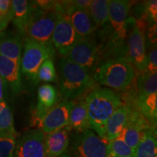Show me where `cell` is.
<instances>
[{"mask_svg":"<svg viewBox=\"0 0 157 157\" xmlns=\"http://www.w3.org/2000/svg\"><path fill=\"white\" fill-rule=\"evenodd\" d=\"M90 129L105 137V125L111 114L124 103L119 93L106 87H94L84 98Z\"/></svg>","mask_w":157,"mask_h":157,"instance_id":"1","label":"cell"},{"mask_svg":"<svg viewBox=\"0 0 157 157\" xmlns=\"http://www.w3.org/2000/svg\"><path fill=\"white\" fill-rule=\"evenodd\" d=\"M95 87L93 76L66 58L59 62V95L60 100L74 101L84 98Z\"/></svg>","mask_w":157,"mask_h":157,"instance_id":"2","label":"cell"},{"mask_svg":"<svg viewBox=\"0 0 157 157\" xmlns=\"http://www.w3.org/2000/svg\"><path fill=\"white\" fill-rule=\"evenodd\" d=\"M95 83L119 92L130 88L135 77V69L127 58L119 57L102 60L94 71Z\"/></svg>","mask_w":157,"mask_h":157,"instance_id":"3","label":"cell"},{"mask_svg":"<svg viewBox=\"0 0 157 157\" xmlns=\"http://www.w3.org/2000/svg\"><path fill=\"white\" fill-rule=\"evenodd\" d=\"M56 53L52 43H43L25 37L21 59V74L31 85L39 84L37 73L41 64Z\"/></svg>","mask_w":157,"mask_h":157,"instance_id":"4","label":"cell"},{"mask_svg":"<svg viewBox=\"0 0 157 157\" xmlns=\"http://www.w3.org/2000/svg\"><path fill=\"white\" fill-rule=\"evenodd\" d=\"M64 58L87 70L93 76L96 68L102 61L101 48L93 38H82Z\"/></svg>","mask_w":157,"mask_h":157,"instance_id":"5","label":"cell"},{"mask_svg":"<svg viewBox=\"0 0 157 157\" xmlns=\"http://www.w3.org/2000/svg\"><path fill=\"white\" fill-rule=\"evenodd\" d=\"M74 157H109V141L87 129L74 137L71 144Z\"/></svg>","mask_w":157,"mask_h":157,"instance_id":"6","label":"cell"},{"mask_svg":"<svg viewBox=\"0 0 157 157\" xmlns=\"http://www.w3.org/2000/svg\"><path fill=\"white\" fill-rule=\"evenodd\" d=\"M60 13L38 8L27 28L25 37L43 43H50L51 37Z\"/></svg>","mask_w":157,"mask_h":157,"instance_id":"7","label":"cell"},{"mask_svg":"<svg viewBox=\"0 0 157 157\" xmlns=\"http://www.w3.org/2000/svg\"><path fill=\"white\" fill-rule=\"evenodd\" d=\"M80 39L82 38L76 34L68 15L60 13L51 37L55 50L65 57Z\"/></svg>","mask_w":157,"mask_h":157,"instance_id":"8","label":"cell"},{"mask_svg":"<svg viewBox=\"0 0 157 157\" xmlns=\"http://www.w3.org/2000/svg\"><path fill=\"white\" fill-rule=\"evenodd\" d=\"M44 136L39 128L25 131L17 138L13 157H45Z\"/></svg>","mask_w":157,"mask_h":157,"instance_id":"9","label":"cell"},{"mask_svg":"<svg viewBox=\"0 0 157 157\" xmlns=\"http://www.w3.org/2000/svg\"><path fill=\"white\" fill-rule=\"evenodd\" d=\"M73 104L74 101L60 100L39 121V129L44 134H48L68 126Z\"/></svg>","mask_w":157,"mask_h":157,"instance_id":"10","label":"cell"},{"mask_svg":"<svg viewBox=\"0 0 157 157\" xmlns=\"http://www.w3.org/2000/svg\"><path fill=\"white\" fill-rule=\"evenodd\" d=\"M146 36L135 25L129 32L127 42V58L135 69L142 73L147 67Z\"/></svg>","mask_w":157,"mask_h":157,"instance_id":"11","label":"cell"},{"mask_svg":"<svg viewBox=\"0 0 157 157\" xmlns=\"http://www.w3.org/2000/svg\"><path fill=\"white\" fill-rule=\"evenodd\" d=\"M20 66L19 63L0 55V76L3 81L5 90L9 89L14 95H20L24 89Z\"/></svg>","mask_w":157,"mask_h":157,"instance_id":"12","label":"cell"},{"mask_svg":"<svg viewBox=\"0 0 157 157\" xmlns=\"http://www.w3.org/2000/svg\"><path fill=\"white\" fill-rule=\"evenodd\" d=\"M12 3L13 9L12 22L15 30L23 37H25L27 28L38 10V6L35 1L27 0H13Z\"/></svg>","mask_w":157,"mask_h":157,"instance_id":"13","label":"cell"},{"mask_svg":"<svg viewBox=\"0 0 157 157\" xmlns=\"http://www.w3.org/2000/svg\"><path fill=\"white\" fill-rule=\"evenodd\" d=\"M71 129L68 126L44 134L45 157H59L66 154L70 144Z\"/></svg>","mask_w":157,"mask_h":157,"instance_id":"14","label":"cell"},{"mask_svg":"<svg viewBox=\"0 0 157 157\" xmlns=\"http://www.w3.org/2000/svg\"><path fill=\"white\" fill-rule=\"evenodd\" d=\"M24 38L16 30L0 32V55L21 63Z\"/></svg>","mask_w":157,"mask_h":157,"instance_id":"15","label":"cell"},{"mask_svg":"<svg viewBox=\"0 0 157 157\" xmlns=\"http://www.w3.org/2000/svg\"><path fill=\"white\" fill-rule=\"evenodd\" d=\"M38 103L34 112L35 120L39 122L52 107L60 101L58 90L50 84H42L37 91Z\"/></svg>","mask_w":157,"mask_h":157,"instance_id":"16","label":"cell"},{"mask_svg":"<svg viewBox=\"0 0 157 157\" xmlns=\"http://www.w3.org/2000/svg\"><path fill=\"white\" fill-rule=\"evenodd\" d=\"M67 15L76 34L81 38L90 37L95 32L97 28L94 24L88 10L74 7Z\"/></svg>","mask_w":157,"mask_h":157,"instance_id":"17","label":"cell"},{"mask_svg":"<svg viewBox=\"0 0 157 157\" xmlns=\"http://www.w3.org/2000/svg\"><path fill=\"white\" fill-rule=\"evenodd\" d=\"M68 126L78 133L90 129L87 105L84 98L74 101L70 111Z\"/></svg>","mask_w":157,"mask_h":157,"instance_id":"18","label":"cell"},{"mask_svg":"<svg viewBox=\"0 0 157 157\" xmlns=\"http://www.w3.org/2000/svg\"><path fill=\"white\" fill-rule=\"evenodd\" d=\"M127 123V109L125 103L117 108L105 125V137L109 141L120 136Z\"/></svg>","mask_w":157,"mask_h":157,"instance_id":"19","label":"cell"},{"mask_svg":"<svg viewBox=\"0 0 157 157\" xmlns=\"http://www.w3.org/2000/svg\"><path fill=\"white\" fill-rule=\"evenodd\" d=\"M135 103L141 114L149 123L156 126L157 93L148 95H135Z\"/></svg>","mask_w":157,"mask_h":157,"instance_id":"20","label":"cell"},{"mask_svg":"<svg viewBox=\"0 0 157 157\" xmlns=\"http://www.w3.org/2000/svg\"><path fill=\"white\" fill-rule=\"evenodd\" d=\"M134 157H157L156 128H151L143 133L140 143L135 149Z\"/></svg>","mask_w":157,"mask_h":157,"instance_id":"21","label":"cell"},{"mask_svg":"<svg viewBox=\"0 0 157 157\" xmlns=\"http://www.w3.org/2000/svg\"><path fill=\"white\" fill-rule=\"evenodd\" d=\"M109 0H91L88 12L96 28L109 24Z\"/></svg>","mask_w":157,"mask_h":157,"instance_id":"22","label":"cell"},{"mask_svg":"<svg viewBox=\"0 0 157 157\" xmlns=\"http://www.w3.org/2000/svg\"><path fill=\"white\" fill-rule=\"evenodd\" d=\"M136 84L137 95L157 93V72H142L137 77Z\"/></svg>","mask_w":157,"mask_h":157,"instance_id":"23","label":"cell"},{"mask_svg":"<svg viewBox=\"0 0 157 157\" xmlns=\"http://www.w3.org/2000/svg\"><path fill=\"white\" fill-rule=\"evenodd\" d=\"M17 133L14 126L13 114L5 99L0 102V134Z\"/></svg>","mask_w":157,"mask_h":157,"instance_id":"24","label":"cell"},{"mask_svg":"<svg viewBox=\"0 0 157 157\" xmlns=\"http://www.w3.org/2000/svg\"><path fill=\"white\" fill-rule=\"evenodd\" d=\"M109 157H134L135 150L129 147L121 137L109 141Z\"/></svg>","mask_w":157,"mask_h":157,"instance_id":"25","label":"cell"},{"mask_svg":"<svg viewBox=\"0 0 157 157\" xmlns=\"http://www.w3.org/2000/svg\"><path fill=\"white\" fill-rule=\"evenodd\" d=\"M37 79L39 83L42 82H56L58 81L53 58H50L41 64L37 73Z\"/></svg>","mask_w":157,"mask_h":157,"instance_id":"26","label":"cell"},{"mask_svg":"<svg viewBox=\"0 0 157 157\" xmlns=\"http://www.w3.org/2000/svg\"><path fill=\"white\" fill-rule=\"evenodd\" d=\"M17 138V133L0 134V157L14 156Z\"/></svg>","mask_w":157,"mask_h":157,"instance_id":"27","label":"cell"},{"mask_svg":"<svg viewBox=\"0 0 157 157\" xmlns=\"http://www.w3.org/2000/svg\"><path fill=\"white\" fill-rule=\"evenodd\" d=\"M143 7L144 10L145 15L148 19L149 25L154 24L157 22V1L151 0V1L143 2Z\"/></svg>","mask_w":157,"mask_h":157,"instance_id":"28","label":"cell"},{"mask_svg":"<svg viewBox=\"0 0 157 157\" xmlns=\"http://www.w3.org/2000/svg\"><path fill=\"white\" fill-rule=\"evenodd\" d=\"M147 67L148 72H157V50L156 45L149 46V52L146 54Z\"/></svg>","mask_w":157,"mask_h":157,"instance_id":"29","label":"cell"},{"mask_svg":"<svg viewBox=\"0 0 157 157\" xmlns=\"http://www.w3.org/2000/svg\"><path fill=\"white\" fill-rule=\"evenodd\" d=\"M0 12L9 22L12 21L13 16V3L10 0H0Z\"/></svg>","mask_w":157,"mask_h":157,"instance_id":"30","label":"cell"},{"mask_svg":"<svg viewBox=\"0 0 157 157\" xmlns=\"http://www.w3.org/2000/svg\"><path fill=\"white\" fill-rule=\"evenodd\" d=\"M156 23L149 25L146 33V40L148 39L150 46L156 45Z\"/></svg>","mask_w":157,"mask_h":157,"instance_id":"31","label":"cell"},{"mask_svg":"<svg viewBox=\"0 0 157 157\" xmlns=\"http://www.w3.org/2000/svg\"><path fill=\"white\" fill-rule=\"evenodd\" d=\"M90 3H91V0H74V1H71V4L74 8L84 10H88Z\"/></svg>","mask_w":157,"mask_h":157,"instance_id":"32","label":"cell"},{"mask_svg":"<svg viewBox=\"0 0 157 157\" xmlns=\"http://www.w3.org/2000/svg\"><path fill=\"white\" fill-rule=\"evenodd\" d=\"M9 21H7V18L4 16L2 13L0 12V32L5 31L7 25L9 24Z\"/></svg>","mask_w":157,"mask_h":157,"instance_id":"33","label":"cell"},{"mask_svg":"<svg viewBox=\"0 0 157 157\" xmlns=\"http://www.w3.org/2000/svg\"><path fill=\"white\" fill-rule=\"evenodd\" d=\"M4 92H5V86L2 79L0 76V102L4 99Z\"/></svg>","mask_w":157,"mask_h":157,"instance_id":"34","label":"cell"},{"mask_svg":"<svg viewBox=\"0 0 157 157\" xmlns=\"http://www.w3.org/2000/svg\"><path fill=\"white\" fill-rule=\"evenodd\" d=\"M59 157H71V156L69 154H64L61 155V156H59Z\"/></svg>","mask_w":157,"mask_h":157,"instance_id":"35","label":"cell"}]
</instances>
